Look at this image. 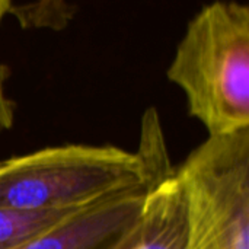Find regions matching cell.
I'll return each instance as SVG.
<instances>
[{
    "mask_svg": "<svg viewBox=\"0 0 249 249\" xmlns=\"http://www.w3.org/2000/svg\"><path fill=\"white\" fill-rule=\"evenodd\" d=\"M209 136L249 128V6L216 1L187 25L166 70Z\"/></svg>",
    "mask_w": 249,
    "mask_h": 249,
    "instance_id": "6da1fadb",
    "label": "cell"
},
{
    "mask_svg": "<svg viewBox=\"0 0 249 249\" xmlns=\"http://www.w3.org/2000/svg\"><path fill=\"white\" fill-rule=\"evenodd\" d=\"M144 184L137 152L89 144L47 147L0 162V209H80Z\"/></svg>",
    "mask_w": 249,
    "mask_h": 249,
    "instance_id": "7a4b0ae2",
    "label": "cell"
},
{
    "mask_svg": "<svg viewBox=\"0 0 249 249\" xmlns=\"http://www.w3.org/2000/svg\"><path fill=\"white\" fill-rule=\"evenodd\" d=\"M177 172L188 204L187 249H249V128L209 136Z\"/></svg>",
    "mask_w": 249,
    "mask_h": 249,
    "instance_id": "3957f363",
    "label": "cell"
},
{
    "mask_svg": "<svg viewBox=\"0 0 249 249\" xmlns=\"http://www.w3.org/2000/svg\"><path fill=\"white\" fill-rule=\"evenodd\" d=\"M137 153L146 172L144 200L137 220L117 249H187V197L155 108L142 118Z\"/></svg>",
    "mask_w": 249,
    "mask_h": 249,
    "instance_id": "277c9868",
    "label": "cell"
},
{
    "mask_svg": "<svg viewBox=\"0 0 249 249\" xmlns=\"http://www.w3.org/2000/svg\"><path fill=\"white\" fill-rule=\"evenodd\" d=\"M146 184L90 204L19 249H117L137 220Z\"/></svg>",
    "mask_w": 249,
    "mask_h": 249,
    "instance_id": "5b68a950",
    "label": "cell"
},
{
    "mask_svg": "<svg viewBox=\"0 0 249 249\" xmlns=\"http://www.w3.org/2000/svg\"><path fill=\"white\" fill-rule=\"evenodd\" d=\"M82 209L85 207L48 212L0 209V249L22 248Z\"/></svg>",
    "mask_w": 249,
    "mask_h": 249,
    "instance_id": "8992f818",
    "label": "cell"
},
{
    "mask_svg": "<svg viewBox=\"0 0 249 249\" xmlns=\"http://www.w3.org/2000/svg\"><path fill=\"white\" fill-rule=\"evenodd\" d=\"M77 7L66 0L9 1L7 15L13 16L22 29H64L76 16Z\"/></svg>",
    "mask_w": 249,
    "mask_h": 249,
    "instance_id": "52a82bcc",
    "label": "cell"
},
{
    "mask_svg": "<svg viewBox=\"0 0 249 249\" xmlns=\"http://www.w3.org/2000/svg\"><path fill=\"white\" fill-rule=\"evenodd\" d=\"M10 0H0V22L7 15ZM10 77V69L6 64L0 63V136L4 131H9L15 123L16 104L6 93V83Z\"/></svg>",
    "mask_w": 249,
    "mask_h": 249,
    "instance_id": "ba28073f",
    "label": "cell"
}]
</instances>
